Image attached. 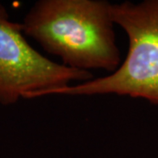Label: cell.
<instances>
[{"instance_id":"obj_1","label":"cell","mask_w":158,"mask_h":158,"mask_svg":"<svg viewBox=\"0 0 158 158\" xmlns=\"http://www.w3.org/2000/svg\"><path fill=\"white\" fill-rule=\"evenodd\" d=\"M111 7L106 0H39L23 19V33L66 67L111 74L121 63Z\"/></svg>"},{"instance_id":"obj_3","label":"cell","mask_w":158,"mask_h":158,"mask_svg":"<svg viewBox=\"0 0 158 158\" xmlns=\"http://www.w3.org/2000/svg\"><path fill=\"white\" fill-rule=\"evenodd\" d=\"M94 78L91 72L53 62L27 42L21 23L0 3V104L49 96L55 90Z\"/></svg>"},{"instance_id":"obj_2","label":"cell","mask_w":158,"mask_h":158,"mask_svg":"<svg viewBox=\"0 0 158 158\" xmlns=\"http://www.w3.org/2000/svg\"><path fill=\"white\" fill-rule=\"evenodd\" d=\"M115 25L128 38V52L114 72L55 90L51 95L115 94L158 106V0L112 4Z\"/></svg>"}]
</instances>
